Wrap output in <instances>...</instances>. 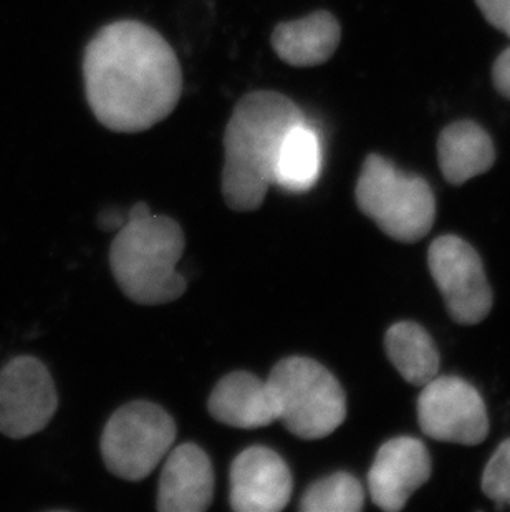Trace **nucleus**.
<instances>
[{
  "label": "nucleus",
  "mask_w": 510,
  "mask_h": 512,
  "mask_svg": "<svg viewBox=\"0 0 510 512\" xmlns=\"http://www.w3.org/2000/svg\"><path fill=\"white\" fill-rule=\"evenodd\" d=\"M83 78L93 115L116 133L150 130L174 112L183 93L178 55L138 20L113 22L90 40Z\"/></svg>",
  "instance_id": "f257e3e1"
},
{
  "label": "nucleus",
  "mask_w": 510,
  "mask_h": 512,
  "mask_svg": "<svg viewBox=\"0 0 510 512\" xmlns=\"http://www.w3.org/2000/svg\"><path fill=\"white\" fill-rule=\"evenodd\" d=\"M305 121L292 98L257 90L237 102L224 133L222 196L227 208L251 213L274 184V165L285 135Z\"/></svg>",
  "instance_id": "f03ea898"
},
{
  "label": "nucleus",
  "mask_w": 510,
  "mask_h": 512,
  "mask_svg": "<svg viewBox=\"0 0 510 512\" xmlns=\"http://www.w3.org/2000/svg\"><path fill=\"white\" fill-rule=\"evenodd\" d=\"M186 239L174 219L146 216L128 219L111 242L110 267L121 292L140 305H163L186 292L179 259Z\"/></svg>",
  "instance_id": "7ed1b4c3"
},
{
  "label": "nucleus",
  "mask_w": 510,
  "mask_h": 512,
  "mask_svg": "<svg viewBox=\"0 0 510 512\" xmlns=\"http://www.w3.org/2000/svg\"><path fill=\"white\" fill-rule=\"evenodd\" d=\"M279 421L302 440H322L347 418V397L337 378L307 357L275 363L269 378Z\"/></svg>",
  "instance_id": "20e7f679"
},
{
  "label": "nucleus",
  "mask_w": 510,
  "mask_h": 512,
  "mask_svg": "<svg viewBox=\"0 0 510 512\" xmlns=\"http://www.w3.org/2000/svg\"><path fill=\"white\" fill-rule=\"evenodd\" d=\"M361 213L396 241L423 239L436 218L433 189L423 178L396 170L380 155L366 158L355 189Z\"/></svg>",
  "instance_id": "39448f33"
},
{
  "label": "nucleus",
  "mask_w": 510,
  "mask_h": 512,
  "mask_svg": "<svg viewBox=\"0 0 510 512\" xmlns=\"http://www.w3.org/2000/svg\"><path fill=\"white\" fill-rule=\"evenodd\" d=\"M176 423L151 401H131L111 415L103 430L100 450L111 474L141 481L173 450Z\"/></svg>",
  "instance_id": "423d86ee"
},
{
  "label": "nucleus",
  "mask_w": 510,
  "mask_h": 512,
  "mask_svg": "<svg viewBox=\"0 0 510 512\" xmlns=\"http://www.w3.org/2000/svg\"><path fill=\"white\" fill-rule=\"evenodd\" d=\"M431 276L449 315L461 325H476L492 309V290L476 249L458 236H441L428 252Z\"/></svg>",
  "instance_id": "0eeeda50"
},
{
  "label": "nucleus",
  "mask_w": 510,
  "mask_h": 512,
  "mask_svg": "<svg viewBox=\"0 0 510 512\" xmlns=\"http://www.w3.org/2000/svg\"><path fill=\"white\" fill-rule=\"evenodd\" d=\"M418 421L424 435L444 443L474 446L489 435L486 403L471 383L436 377L418 398Z\"/></svg>",
  "instance_id": "6e6552de"
},
{
  "label": "nucleus",
  "mask_w": 510,
  "mask_h": 512,
  "mask_svg": "<svg viewBox=\"0 0 510 512\" xmlns=\"http://www.w3.org/2000/svg\"><path fill=\"white\" fill-rule=\"evenodd\" d=\"M57 388L34 357L10 360L0 372V433L22 440L44 430L57 411Z\"/></svg>",
  "instance_id": "1a4fd4ad"
},
{
  "label": "nucleus",
  "mask_w": 510,
  "mask_h": 512,
  "mask_svg": "<svg viewBox=\"0 0 510 512\" xmlns=\"http://www.w3.org/2000/svg\"><path fill=\"white\" fill-rule=\"evenodd\" d=\"M294 479L284 458L265 446L242 451L231 466V508L279 512L292 498Z\"/></svg>",
  "instance_id": "9d476101"
},
{
  "label": "nucleus",
  "mask_w": 510,
  "mask_h": 512,
  "mask_svg": "<svg viewBox=\"0 0 510 512\" xmlns=\"http://www.w3.org/2000/svg\"><path fill=\"white\" fill-rule=\"evenodd\" d=\"M433 463L423 441L400 436L386 441L368 474V489L378 508L398 512L431 476Z\"/></svg>",
  "instance_id": "9b49d317"
},
{
  "label": "nucleus",
  "mask_w": 510,
  "mask_h": 512,
  "mask_svg": "<svg viewBox=\"0 0 510 512\" xmlns=\"http://www.w3.org/2000/svg\"><path fill=\"white\" fill-rule=\"evenodd\" d=\"M214 498V471L203 448L184 443L169 451L159 478L161 512H204Z\"/></svg>",
  "instance_id": "f8f14e48"
},
{
  "label": "nucleus",
  "mask_w": 510,
  "mask_h": 512,
  "mask_svg": "<svg viewBox=\"0 0 510 512\" xmlns=\"http://www.w3.org/2000/svg\"><path fill=\"white\" fill-rule=\"evenodd\" d=\"M207 410L222 425L241 430L264 428L279 421L269 385L249 372H232L219 380L207 401Z\"/></svg>",
  "instance_id": "ddd939ff"
},
{
  "label": "nucleus",
  "mask_w": 510,
  "mask_h": 512,
  "mask_svg": "<svg viewBox=\"0 0 510 512\" xmlns=\"http://www.w3.org/2000/svg\"><path fill=\"white\" fill-rule=\"evenodd\" d=\"M342 27L327 10H317L304 19L290 20L275 27L272 47L280 60L292 67H317L337 52Z\"/></svg>",
  "instance_id": "4468645a"
},
{
  "label": "nucleus",
  "mask_w": 510,
  "mask_h": 512,
  "mask_svg": "<svg viewBox=\"0 0 510 512\" xmlns=\"http://www.w3.org/2000/svg\"><path fill=\"white\" fill-rule=\"evenodd\" d=\"M438 161L446 181L459 186L491 170L496 150L484 128L474 121H458L439 135Z\"/></svg>",
  "instance_id": "2eb2a0df"
},
{
  "label": "nucleus",
  "mask_w": 510,
  "mask_h": 512,
  "mask_svg": "<svg viewBox=\"0 0 510 512\" xmlns=\"http://www.w3.org/2000/svg\"><path fill=\"white\" fill-rule=\"evenodd\" d=\"M322 173V143L307 120L285 135L274 165V184L289 193H304Z\"/></svg>",
  "instance_id": "dca6fc26"
},
{
  "label": "nucleus",
  "mask_w": 510,
  "mask_h": 512,
  "mask_svg": "<svg viewBox=\"0 0 510 512\" xmlns=\"http://www.w3.org/2000/svg\"><path fill=\"white\" fill-rule=\"evenodd\" d=\"M385 347L393 367L414 387H424L438 377V348L421 325L414 322L393 325L386 332Z\"/></svg>",
  "instance_id": "f3484780"
},
{
  "label": "nucleus",
  "mask_w": 510,
  "mask_h": 512,
  "mask_svg": "<svg viewBox=\"0 0 510 512\" xmlns=\"http://www.w3.org/2000/svg\"><path fill=\"white\" fill-rule=\"evenodd\" d=\"M363 506V486L348 473H335L313 483L300 501L302 512H358Z\"/></svg>",
  "instance_id": "a211bd4d"
},
{
  "label": "nucleus",
  "mask_w": 510,
  "mask_h": 512,
  "mask_svg": "<svg viewBox=\"0 0 510 512\" xmlns=\"http://www.w3.org/2000/svg\"><path fill=\"white\" fill-rule=\"evenodd\" d=\"M481 484L487 498L499 506H510V438L489 459Z\"/></svg>",
  "instance_id": "6ab92c4d"
},
{
  "label": "nucleus",
  "mask_w": 510,
  "mask_h": 512,
  "mask_svg": "<svg viewBox=\"0 0 510 512\" xmlns=\"http://www.w3.org/2000/svg\"><path fill=\"white\" fill-rule=\"evenodd\" d=\"M476 2L487 22L510 37V0H476Z\"/></svg>",
  "instance_id": "aec40b11"
},
{
  "label": "nucleus",
  "mask_w": 510,
  "mask_h": 512,
  "mask_svg": "<svg viewBox=\"0 0 510 512\" xmlns=\"http://www.w3.org/2000/svg\"><path fill=\"white\" fill-rule=\"evenodd\" d=\"M492 80L497 90L510 100V47L497 57L492 67Z\"/></svg>",
  "instance_id": "412c9836"
},
{
  "label": "nucleus",
  "mask_w": 510,
  "mask_h": 512,
  "mask_svg": "<svg viewBox=\"0 0 510 512\" xmlns=\"http://www.w3.org/2000/svg\"><path fill=\"white\" fill-rule=\"evenodd\" d=\"M128 221V216L116 211V209H103L102 213L98 214L97 224L98 228L106 232H118Z\"/></svg>",
  "instance_id": "4be33fe9"
},
{
  "label": "nucleus",
  "mask_w": 510,
  "mask_h": 512,
  "mask_svg": "<svg viewBox=\"0 0 510 512\" xmlns=\"http://www.w3.org/2000/svg\"><path fill=\"white\" fill-rule=\"evenodd\" d=\"M151 209L150 206L146 203H136L133 208L130 209V213H128V219H140L146 218V216H150Z\"/></svg>",
  "instance_id": "5701e85b"
}]
</instances>
